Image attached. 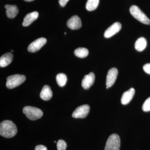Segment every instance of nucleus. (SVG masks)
<instances>
[{"label": "nucleus", "mask_w": 150, "mask_h": 150, "mask_svg": "<svg viewBox=\"0 0 150 150\" xmlns=\"http://www.w3.org/2000/svg\"><path fill=\"white\" fill-rule=\"evenodd\" d=\"M16 125L13 121L5 120L0 124V135L6 138L13 137L17 133Z\"/></svg>", "instance_id": "nucleus-1"}, {"label": "nucleus", "mask_w": 150, "mask_h": 150, "mask_svg": "<svg viewBox=\"0 0 150 150\" xmlns=\"http://www.w3.org/2000/svg\"><path fill=\"white\" fill-rule=\"evenodd\" d=\"M23 112L30 120L35 121L43 116V112L37 108L26 106L23 108Z\"/></svg>", "instance_id": "nucleus-2"}, {"label": "nucleus", "mask_w": 150, "mask_h": 150, "mask_svg": "<svg viewBox=\"0 0 150 150\" xmlns=\"http://www.w3.org/2000/svg\"><path fill=\"white\" fill-rule=\"evenodd\" d=\"M6 80L7 88L13 89L23 83L26 80V77L24 75L15 74L8 77Z\"/></svg>", "instance_id": "nucleus-3"}, {"label": "nucleus", "mask_w": 150, "mask_h": 150, "mask_svg": "<svg viewBox=\"0 0 150 150\" xmlns=\"http://www.w3.org/2000/svg\"><path fill=\"white\" fill-rule=\"evenodd\" d=\"M130 13L137 20L144 24L150 25V20L145 14L137 6H131L130 8Z\"/></svg>", "instance_id": "nucleus-4"}, {"label": "nucleus", "mask_w": 150, "mask_h": 150, "mask_svg": "<svg viewBox=\"0 0 150 150\" xmlns=\"http://www.w3.org/2000/svg\"><path fill=\"white\" fill-rule=\"evenodd\" d=\"M121 139L118 134H113L108 139L104 150H119Z\"/></svg>", "instance_id": "nucleus-5"}, {"label": "nucleus", "mask_w": 150, "mask_h": 150, "mask_svg": "<svg viewBox=\"0 0 150 150\" xmlns=\"http://www.w3.org/2000/svg\"><path fill=\"white\" fill-rule=\"evenodd\" d=\"M89 105H83L76 108L72 114L73 118H86L89 112Z\"/></svg>", "instance_id": "nucleus-6"}, {"label": "nucleus", "mask_w": 150, "mask_h": 150, "mask_svg": "<svg viewBox=\"0 0 150 150\" xmlns=\"http://www.w3.org/2000/svg\"><path fill=\"white\" fill-rule=\"evenodd\" d=\"M47 42L46 38H40L32 42L28 46V51L30 53H35L42 48Z\"/></svg>", "instance_id": "nucleus-7"}, {"label": "nucleus", "mask_w": 150, "mask_h": 150, "mask_svg": "<svg viewBox=\"0 0 150 150\" xmlns=\"http://www.w3.org/2000/svg\"><path fill=\"white\" fill-rule=\"evenodd\" d=\"M118 75V71L116 68H112L108 71L106 77V87L110 88L114 84Z\"/></svg>", "instance_id": "nucleus-8"}, {"label": "nucleus", "mask_w": 150, "mask_h": 150, "mask_svg": "<svg viewBox=\"0 0 150 150\" xmlns=\"http://www.w3.org/2000/svg\"><path fill=\"white\" fill-rule=\"evenodd\" d=\"M121 28V25L120 23H114L105 31L104 37L106 38H109L112 37L113 35L119 32Z\"/></svg>", "instance_id": "nucleus-9"}, {"label": "nucleus", "mask_w": 150, "mask_h": 150, "mask_svg": "<svg viewBox=\"0 0 150 150\" xmlns=\"http://www.w3.org/2000/svg\"><path fill=\"white\" fill-rule=\"evenodd\" d=\"M67 25L71 29H80L82 26L81 18L76 15L72 16L67 22Z\"/></svg>", "instance_id": "nucleus-10"}, {"label": "nucleus", "mask_w": 150, "mask_h": 150, "mask_svg": "<svg viewBox=\"0 0 150 150\" xmlns=\"http://www.w3.org/2000/svg\"><path fill=\"white\" fill-rule=\"evenodd\" d=\"M95 79V76L93 72L89 73L88 75H85L82 81V86L84 89H88L93 85Z\"/></svg>", "instance_id": "nucleus-11"}, {"label": "nucleus", "mask_w": 150, "mask_h": 150, "mask_svg": "<svg viewBox=\"0 0 150 150\" xmlns=\"http://www.w3.org/2000/svg\"><path fill=\"white\" fill-rule=\"evenodd\" d=\"M135 93V89L133 88H131L129 90L125 92L121 97V103L122 104L125 105L129 103L133 98Z\"/></svg>", "instance_id": "nucleus-12"}, {"label": "nucleus", "mask_w": 150, "mask_h": 150, "mask_svg": "<svg viewBox=\"0 0 150 150\" xmlns=\"http://www.w3.org/2000/svg\"><path fill=\"white\" fill-rule=\"evenodd\" d=\"M39 14L37 11L33 12L26 15L23 19V26H28L31 24L34 21L37 19Z\"/></svg>", "instance_id": "nucleus-13"}, {"label": "nucleus", "mask_w": 150, "mask_h": 150, "mask_svg": "<svg viewBox=\"0 0 150 150\" xmlns=\"http://www.w3.org/2000/svg\"><path fill=\"white\" fill-rule=\"evenodd\" d=\"M6 9V13L7 16L10 18H13L17 15L18 13L19 10L16 6L6 5L5 6Z\"/></svg>", "instance_id": "nucleus-14"}, {"label": "nucleus", "mask_w": 150, "mask_h": 150, "mask_svg": "<svg viewBox=\"0 0 150 150\" xmlns=\"http://www.w3.org/2000/svg\"><path fill=\"white\" fill-rule=\"evenodd\" d=\"M13 54L10 52L4 54L0 58V67H5L8 66L12 62Z\"/></svg>", "instance_id": "nucleus-15"}, {"label": "nucleus", "mask_w": 150, "mask_h": 150, "mask_svg": "<svg viewBox=\"0 0 150 150\" xmlns=\"http://www.w3.org/2000/svg\"><path fill=\"white\" fill-rule=\"evenodd\" d=\"M40 97L44 100H48L51 99L53 96V93L51 87L48 85H45L43 87L40 93Z\"/></svg>", "instance_id": "nucleus-16"}, {"label": "nucleus", "mask_w": 150, "mask_h": 150, "mask_svg": "<svg viewBox=\"0 0 150 150\" xmlns=\"http://www.w3.org/2000/svg\"><path fill=\"white\" fill-rule=\"evenodd\" d=\"M147 41L144 37H140L137 39L135 44V49L138 51H143L146 48Z\"/></svg>", "instance_id": "nucleus-17"}, {"label": "nucleus", "mask_w": 150, "mask_h": 150, "mask_svg": "<svg viewBox=\"0 0 150 150\" xmlns=\"http://www.w3.org/2000/svg\"><path fill=\"white\" fill-rule=\"evenodd\" d=\"M99 0H88L86 7L88 11H91L96 9L99 4Z\"/></svg>", "instance_id": "nucleus-18"}, {"label": "nucleus", "mask_w": 150, "mask_h": 150, "mask_svg": "<svg viewBox=\"0 0 150 150\" xmlns=\"http://www.w3.org/2000/svg\"><path fill=\"white\" fill-rule=\"evenodd\" d=\"M88 50L85 48H77L74 51L75 56L79 58H85L88 56Z\"/></svg>", "instance_id": "nucleus-19"}, {"label": "nucleus", "mask_w": 150, "mask_h": 150, "mask_svg": "<svg viewBox=\"0 0 150 150\" xmlns=\"http://www.w3.org/2000/svg\"><path fill=\"white\" fill-rule=\"evenodd\" d=\"M56 81L58 85L60 87L64 86L67 83V76L64 73H60L57 75Z\"/></svg>", "instance_id": "nucleus-20"}, {"label": "nucleus", "mask_w": 150, "mask_h": 150, "mask_svg": "<svg viewBox=\"0 0 150 150\" xmlns=\"http://www.w3.org/2000/svg\"><path fill=\"white\" fill-rule=\"evenodd\" d=\"M58 150H66L67 148V144L63 140L60 139L57 143Z\"/></svg>", "instance_id": "nucleus-21"}, {"label": "nucleus", "mask_w": 150, "mask_h": 150, "mask_svg": "<svg viewBox=\"0 0 150 150\" xmlns=\"http://www.w3.org/2000/svg\"><path fill=\"white\" fill-rule=\"evenodd\" d=\"M142 110L144 112L150 111V97L145 100L142 106Z\"/></svg>", "instance_id": "nucleus-22"}, {"label": "nucleus", "mask_w": 150, "mask_h": 150, "mask_svg": "<svg viewBox=\"0 0 150 150\" xmlns=\"http://www.w3.org/2000/svg\"><path fill=\"white\" fill-rule=\"evenodd\" d=\"M143 69L145 72L150 74V63H148L144 65Z\"/></svg>", "instance_id": "nucleus-23"}, {"label": "nucleus", "mask_w": 150, "mask_h": 150, "mask_svg": "<svg viewBox=\"0 0 150 150\" xmlns=\"http://www.w3.org/2000/svg\"><path fill=\"white\" fill-rule=\"evenodd\" d=\"M35 150H48L46 146L43 145H37L35 146Z\"/></svg>", "instance_id": "nucleus-24"}, {"label": "nucleus", "mask_w": 150, "mask_h": 150, "mask_svg": "<svg viewBox=\"0 0 150 150\" xmlns=\"http://www.w3.org/2000/svg\"><path fill=\"white\" fill-rule=\"evenodd\" d=\"M69 1V0H59V2L61 6L64 7Z\"/></svg>", "instance_id": "nucleus-25"}, {"label": "nucleus", "mask_w": 150, "mask_h": 150, "mask_svg": "<svg viewBox=\"0 0 150 150\" xmlns=\"http://www.w3.org/2000/svg\"><path fill=\"white\" fill-rule=\"evenodd\" d=\"M24 1L27 2H31L33 1H34V0H24Z\"/></svg>", "instance_id": "nucleus-26"}, {"label": "nucleus", "mask_w": 150, "mask_h": 150, "mask_svg": "<svg viewBox=\"0 0 150 150\" xmlns=\"http://www.w3.org/2000/svg\"><path fill=\"white\" fill-rule=\"evenodd\" d=\"M11 52H13L14 51L13 50H11Z\"/></svg>", "instance_id": "nucleus-27"}, {"label": "nucleus", "mask_w": 150, "mask_h": 150, "mask_svg": "<svg viewBox=\"0 0 150 150\" xmlns=\"http://www.w3.org/2000/svg\"><path fill=\"white\" fill-rule=\"evenodd\" d=\"M108 88H109L108 87H106V89H108Z\"/></svg>", "instance_id": "nucleus-28"}, {"label": "nucleus", "mask_w": 150, "mask_h": 150, "mask_svg": "<svg viewBox=\"0 0 150 150\" xmlns=\"http://www.w3.org/2000/svg\"><path fill=\"white\" fill-rule=\"evenodd\" d=\"M66 34H67V33H64L65 35H66Z\"/></svg>", "instance_id": "nucleus-29"}]
</instances>
